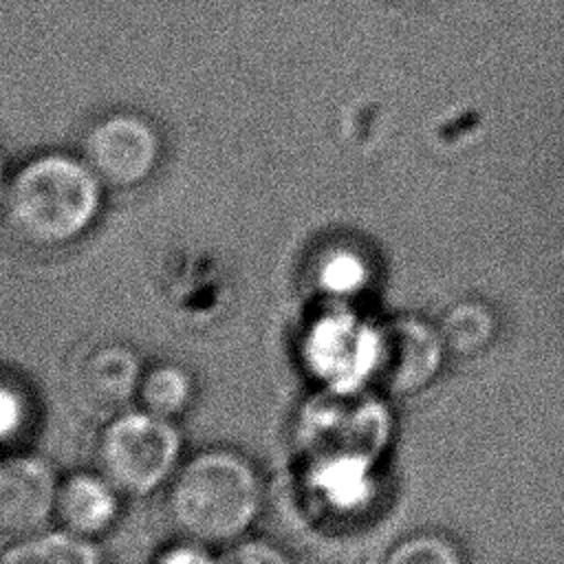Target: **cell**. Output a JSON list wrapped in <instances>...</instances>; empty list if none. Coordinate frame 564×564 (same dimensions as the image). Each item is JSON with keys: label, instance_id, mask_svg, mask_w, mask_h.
Here are the masks:
<instances>
[{"label": "cell", "instance_id": "1", "mask_svg": "<svg viewBox=\"0 0 564 564\" xmlns=\"http://www.w3.org/2000/svg\"><path fill=\"white\" fill-rule=\"evenodd\" d=\"M104 198L106 185L79 152L44 150L9 174L0 212L18 240L59 249L93 229Z\"/></svg>", "mask_w": 564, "mask_h": 564}, {"label": "cell", "instance_id": "2", "mask_svg": "<svg viewBox=\"0 0 564 564\" xmlns=\"http://www.w3.org/2000/svg\"><path fill=\"white\" fill-rule=\"evenodd\" d=\"M260 507L258 469L231 449L198 452L167 482L165 509L172 527L181 538L207 546L238 542Z\"/></svg>", "mask_w": 564, "mask_h": 564}, {"label": "cell", "instance_id": "3", "mask_svg": "<svg viewBox=\"0 0 564 564\" xmlns=\"http://www.w3.org/2000/svg\"><path fill=\"white\" fill-rule=\"evenodd\" d=\"M372 408L348 390H324L297 419V447L311 485L355 480L375 445Z\"/></svg>", "mask_w": 564, "mask_h": 564}, {"label": "cell", "instance_id": "4", "mask_svg": "<svg viewBox=\"0 0 564 564\" xmlns=\"http://www.w3.org/2000/svg\"><path fill=\"white\" fill-rule=\"evenodd\" d=\"M181 434L172 419L126 410L104 423L97 465L121 494L148 496L167 485L178 469Z\"/></svg>", "mask_w": 564, "mask_h": 564}, {"label": "cell", "instance_id": "5", "mask_svg": "<svg viewBox=\"0 0 564 564\" xmlns=\"http://www.w3.org/2000/svg\"><path fill=\"white\" fill-rule=\"evenodd\" d=\"M77 152L106 189H134L145 185L161 167L165 137L150 115L117 108L86 126Z\"/></svg>", "mask_w": 564, "mask_h": 564}, {"label": "cell", "instance_id": "6", "mask_svg": "<svg viewBox=\"0 0 564 564\" xmlns=\"http://www.w3.org/2000/svg\"><path fill=\"white\" fill-rule=\"evenodd\" d=\"M143 364L137 350L112 339L79 346L66 366V392L86 419L106 423L137 399Z\"/></svg>", "mask_w": 564, "mask_h": 564}, {"label": "cell", "instance_id": "7", "mask_svg": "<svg viewBox=\"0 0 564 564\" xmlns=\"http://www.w3.org/2000/svg\"><path fill=\"white\" fill-rule=\"evenodd\" d=\"M445 350L441 330L419 317L399 315L372 333L368 375L390 394H412L438 375Z\"/></svg>", "mask_w": 564, "mask_h": 564}, {"label": "cell", "instance_id": "8", "mask_svg": "<svg viewBox=\"0 0 564 564\" xmlns=\"http://www.w3.org/2000/svg\"><path fill=\"white\" fill-rule=\"evenodd\" d=\"M57 480L51 465L31 454L0 460V544L46 529L55 516Z\"/></svg>", "mask_w": 564, "mask_h": 564}, {"label": "cell", "instance_id": "9", "mask_svg": "<svg viewBox=\"0 0 564 564\" xmlns=\"http://www.w3.org/2000/svg\"><path fill=\"white\" fill-rule=\"evenodd\" d=\"M357 333L350 322L335 313L315 319L302 341L306 370L333 390H346V381L357 361L370 372L372 335Z\"/></svg>", "mask_w": 564, "mask_h": 564}, {"label": "cell", "instance_id": "10", "mask_svg": "<svg viewBox=\"0 0 564 564\" xmlns=\"http://www.w3.org/2000/svg\"><path fill=\"white\" fill-rule=\"evenodd\" d=\"M119 496L121 491L104 474L75 471L57 482L53 518L62 529L93 540L115 524Z\"/></svg>", "mask_w": 564, "mask_h": 564}, {"label": "cell", "instance_id": "11", "mask_svg": "<svg viewBox=\"0 0 564 564\" xmlns=\"http://www.w3.org/2000/svg\"><path fill=\"white\" fill-rule=\"evenodd\" d=\"M0 564H104V557L90 538L59 527L7 544Z\"/></svg>", "mask_w": 564, "mask_h": 564}, {"label": "cell", "instance_id": "12", "mask_svg": "<svg viewBox=\"0 0 564 564\" xmlns=\"http://www.w3.org/2000/svg\"><path fill=\"white\" fill-rule=\"evenodd\" d=\"M192 399L194 379L183 366L174 361H161L143 368L137 390V401L141 410L174 421L189 408Z\"/></svg>", "mask_w": 564, "mask_h": 564}, {"label": "cell", "instance_id": "13", "mask_svg": "<svg viewBox=\"0 0 564 564\" xmlns=\"http://www.w3.org/2000/svg\"><path fill=\"white\" fill-rule=\"evenodd\" d=\"M498 322L494 311L480 300H463L454 304L441 326L445 348L458 357H476L496 339Z\"/></svg>", "mask_w": 564, "mask_h": 564}, {"label": "cell", "instance_id": "14", "mask_svg": "<svg viewBox=\"0 0 564 564\" xmlns=\"http://www.w3.org/2000/svg\"><path fill=\"white\" fill-rule=\"evenodd\" d=\"M379 564H465V560L449 535L419 531L394 542Z\"/></svg>", "mask_w": 564, "mask_h": 564}, {"label": "cell", "instance_id": "15", "mask_svg": "<svg viewBox=\"0 0 564 564\" xmlns=\"http://www.w3.org/2000/svg\"><path fill=\"white\" fill-rule=\"evenodd\" d=\"M364 275L366 267L361 264V258L344 247L328 249L313 271L317 289L330 297L355 293L366 282Z\"/></svg>", "mask_w": 564, "mask_h": 564}, {"label": "cell", "instance_id": "16", "mask_svg": "<svg viewBox=\"0 0 564 564\" xmlns=\"http://www.w3.org/2000/svg\"><path fill=\"white\" fill-rule=\"evenodd\" d=\"M29 399L11 381L0 379V445L11 443L29 423Z\"/></svg>", "mask_w": 564, "mask_h": 564}, {"label": "cell", "instance_id": "17", "mask_svg": "<svg viewBox=\"0 0 564 564\" xmlns=\"http://www.w3.org/2000/svg\"><path fill=\"white\" fill-rule=\"evenodd\" d=\"M220 564H293L284 549L269 540H238L220 557Z\"/></svg>", "mask_w": 564, "mask_h": 564}, {"label": "cell", "instance_id": "18", "mask_svg": "<svg viewBox=\"0 0 564 564\" xmlns=\"http://www.w3.org/2000/svg\"><path fill=\"white\" fill-rule=\"evenodd\" d=\"M152 564H220V560L212 555L207 544L181 538L178 542L163 546L154 555Z\"/></svg>", "mask_w": 564, "mask_h": 564}, {"label": "cell", "instance_id": "19", "mask_svg": "<svg viewBox=\"0 0 564 564\" xmlns=\"http://www.w3.org/2000/svg\"><path fill=\"white\" fill-rule=\"evenodd\" d=\"M9 167H7V161L0 152V203H2V196H4V189H7V181H9Z\"/></svg>", "mask_w": 564, "mask_h": 564}]
</instances>
